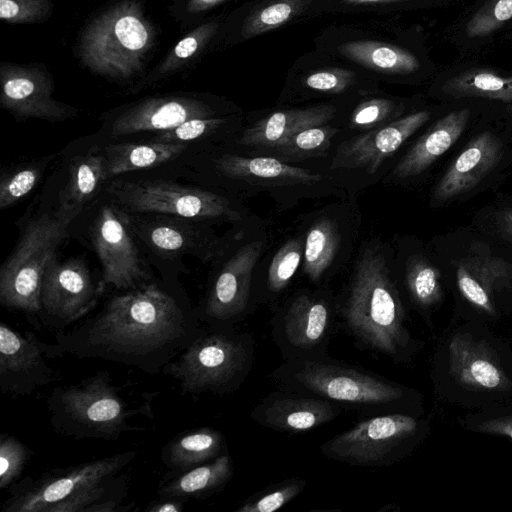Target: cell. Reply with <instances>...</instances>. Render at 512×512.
<instances>
[{
  "label": "cell",
  "instance_id": "cell-1",
  "mask_svg": "<svg viewBox=\"0 0 512 512\" xmlns=\"http://www.w3.org/2000/svg\"><path fill=\"white\" fill-rule=\"evenodd\" d=\"M205 329L184 299L156 283L112 296L81 324L56 333L60 356L100 359L149 375L184 351Z\"/></svg>",
  "mask_w": 512,
  "mask_h": 512
},
{
  "label": "cell",
  "instance_id": "cell-2",
  "mask_svg": "<svg viewBox=\"0 0 512 512\" xmlns=\"http://www.w3.org/2000/svg\"><path fill=\"white\" fill-rule=\"evenodd\" d=\"M336 295L338 317L362 349L404 362L415 342L394 269L392 243L378 235L361 237Z\"/></svg>",
  "mask_w": 512,
  "mask_h": 512
},
{
  "label": "cell",
  "instance_id": "cell-3",
  "mask_svg": "<svg viewBox=\"0 0 512 512\" xmlns=\"http://www.w3.org/2000/svg\"><path fill=\"white\" fill-rule=\"evenodd\" d=\"M210 164L217 182L228 195L244 202L257 194H266L279 211L291 210L305 200L350 197L327 170L324 160L291 164L227 147L213 154Z\"/></svg>",
  "mask_w": 512,
  "mask_h": 512
},
{
  "label": "cell",
  "instance_id": "cell-4",
  "mask_svg": "<svg viewBox=\"0 0 512 512\" xmlns=\"http://www.w3.org/2000/svg\"><path fill=\"white\" fill-rule=\"evenodd\" d=\"M268 377L279 389L320 397L369 416L409 414L407 405L415 396L401 384L329 355L283 360Z\"/></svg>",
  "mask_w": 512,
  "mask_h": 512
},
{
  "label": "cell",
  "instance_id": "cell-5",
  "mask_svg": "<svg viewBox=\"0 0 512 512\" xmlns=\"http://www.w3.org/2000/svg\"><path fill=\"white\" fill-rule=\"evenodd\" d=\"M274 243L267 221L257 215L228 232V241L214 261L199 319L206 326L233 328L252 309V280L256 265Z\"/></svg>",
  "mask_w": 512,
  "mask_h": 512
},
{
  "label": "cell",
  "instance_id": "cell-6",
  "mask_svg": "<svg viewBox=\"0 0 512 512\" xmlns=\"http://www.w3.org/2000/svg\"><path fill=\"white\" fill-rule=\"evenodd\" d=\"M255 340L247 332L205 325L204 331L162 373L178 380L183 394H230L254 364Z\"/></svg>",
  "mask_w": 512,
  "mask_h": 512
},
{
  "label": "cell",
  "instance_id": "cell-7",
  "mask_svg": "<svg viewBox=\"0 0 512 512\" xmlns=\"http://www.w3.org/2000/svg\"><path fill=\"white\" fill-rule=\"evenodd\" d=\"M47 406L54 431L76 439L115 440L136 429L129 420L138 410L128 405L107 371L54 388Z\"/></svg>",
  "mask_w": 512,
  "mask_h": 512
},
{
  "label": "cell",
  "instance_id": "cell-8",
  "mask_svg": "<svg viewBox=\"0 0 512 512\" xmlns=\"http://www.w3.org/2000/svg\"><path fill=\"white\" fill-rule=\"evenodd\" d=\"M356 198L344 197L300 214L295 228L304 236L301 274L312 287L330 285L350 265L361 239Z\"/></svg>",
  "mask_w": 512,
  "mask_h": 512
},
{
  "label": "cell",
  "instance_id": "cell-9",
  "mask_svg": "<svg viewBox=\"0 0 512 512\" xmlns=\"http://www.w3.org/2000/svg\"><path fill=\"white\" fill-rule=\"evenodd\" d=\"M106 190L116 202L133 213L165 214L232 226L256 215L243 201L226 193L169 181H115L109 183Z\"/></svg>",
  "mask_w": 512,
  "mask_h": 512
},
{
  "label": "cell",
  "instance_id": "cell-10",
  "mask_svg": "<svg viewBox=\"0 0 512 512\" xmlns=\"http://www.w3.org/2000/svg\"><path fill=\"white\" fill-rule=\"evenodd\" d=\"M431 113L419 110L380 127L352 135L341 141L325 161L352 198L377 183L391 170L392 159L404 144L426 124Z\"/></svg>",
  "mask_w": 512,
  "mask_h": 512
},
{
  "label": "cell",
  "instance_id": "cell-11",
  "mask_svg": "<svg viewBox=\"0 0 512 512\" xmlns=\"http://www.w3.org/2000/svg\"><path fill=\"white\" fill-rule=\"evenodd\" d=\"M70 222L56 213H43L27 225L21 239L0 270V304L28 314L41 311L43 276L67 236Z\"/></svg>",
  "mask_w": 512,
  "mask_h": 512
},
{
  "label": "cell",
  "instance_id": "cell-12",
  "mask_svg": "<svg viewBox=\"0 0 512 512\" xmlns=\"http://www.w3.org/2000/svg\"><path fill=\"white\" fill-rule=\"evenodd\" d=\"M338 317L336 295L330 285L299 288L275 306L271 335L283 360L328 356Z\"/></svg>",
  "mask_w": 512,
  "mask_h": 512
},
{
  "label": "cell",
  "instance_id": "cell-13",
  "mask_svg": "<svg viewBox=\"0 0 512 512\" xmlns=\"http://www.w3.org/2000/svg\"><path fill=\"white\" fill-rule=\"evenodd\" d=\"M426 424L406 413L368 417L320 445L327 459L350 466L383 467L405 457L422 439Z\"/></svg>",
  "mask_w": 512,
  "mask_h": 512
},
{
  "label": "cell",
  "instance_id": "cell-14",
  "mask_svg": "<svg viewBox=\"0 0 512 512\" xmlns=\"http://www.w3.org/2000/svg\"><path fill=\"white\" fill-rule=\"evenodd\" d=\"M136 457L125 451L44 473L38 479L26 478L12 486L3 512H46L47 509L79 491L119 474Z\"/></svg>",
  "mask_w": 512,
  "mask_h": 512
},
{
  "label": "cell",
  "instance_id": "cell-15",
  "mask_svg": "<svg viewBox=\"0 0 512 512\" xmlns=\"http://www.w3.org/2000/svg\"><path fill=\"white\" fill-rule=\"evenodd\" d=\"M104 288L101 281L93 282L82 260L54 257L43 276L38 316L45 326L63 330L95 308Z\"/></svg>",
  "mask_w": 512,
  "mask_h": 512
},
{
  "label": "cell",
  "instance_id": "cell-16",
  "mask_svg": "<svg viewBox=\"0 0 512 512\" xmlns=\"http://www.w3.org/2000/svg\"><path fill=\"white\" fill-rule=\"evenodd\" d=\"M124 213V212H123ZM134 235L164 257L193 255L204 262L215 261L223 252L228 233L220 237L210 223L179 216L124 213Z\"/></svg>",
  "mask_w": 512,
  "mask_h": 512
},
{
  "label": "cell",
  "instance_id": "cell-17",
  "mask_svg": "<svg viewBox=\"0 0 512 512\" xmlns=\"http://www.w3.org/2000/svg\"><path fill=\"white\" fill-rule=\"evenodd\" d=\"M124 213L114 206L100 208L91 228L92 243L102 266V284L129 290L150 276Z\"/></svg>",
  "mask_w": 512,
  "mask_h": 512
},
{
  "label": "cell",
  "instance_id": "cell-18",
  "mask_svg": "<svg viewBox=\"0 0 512 512\" xmlns=\"http://www.w3.org/2000/svg\"><path fill=\"white\" fill-rule=\"evenodd\" d=\"M60 356L57 347L0 323V389L14 395H31L57 379L48 358Z\"/></svg>",
  "mask_w": 512,
  "mask_h": 512
},
{
  "label": "cell",
  "instance_id": "cell-19",
  "mask_svg": "<svg viewBox=\"0 0 512 512\" xmlns=\"http://www.w3.org/2000/svg\"><path fill=\"white\" fill-rule=\"evenodd\" d=\"M345 113L330 102L276 109L244 123L227 147L244 154L263 155L304 129L342 119Z\"/></svg>",
  "mask_w": 512,
  "mask_h": 512
},
{
  "label": "cell",
  "instance_id": "cell-20",
  "mask_svg": "<svg viewBox=\"0 0 512 512\" xmlns=\"http://www.w3.org/2000/svg\"><path fill=\"white\" fill-rule=\"evenodd\" d=\"M341 408L320 397L278 388L253 408L250 418L265 428L298 434L334 420L341 414Z\"/></svg>",
  "mask_w": 512,
  "mask_h": 512
},
{
  "label": "cell",
  "instance_id": "cell-21",
  "mask_svg": "<svg viewBox=\"0 0 512 512\" xmlns=\"http://www.w3.org/2000/svg\"><path fill=\"white\" fill-rule=\"evenodd\" d=\"M470 113L468 108H462L437 120L395 162L382 178V185H404L427 171L459 139L467 126Z\"/></svg>",
  "mask_w": 512,
  "mask_h": 512
},
{
  "label": "cell",
  "instance_id": "cell-22",
  "mask_svg": "<svg viewBox=\"0 0 512 512\" xmlns=\"http://www.w3.org/2000/svg\"><path fill=\"white\" fill-rule=\"evenodd\" d=\"M304 254V236L295 228L272 246L259 260L252 280V303L278 305L297 272Z\"/></svg>",
  "mask_w": 512,
  "mask_h": 512
},
{
  "label": "cell",
  "instance_id": "cell-23",
  "mask_svg": "<svg viewBox=\"0 0 512 512\" xmlns=\"http://www.w3.org/2000/svg\"><path fill=\"white\" fill-rule=\"evenodd\" d=\"M502 144L491 132L474 137L438 181L433 192L436 202H444L473 189L498 164Z\"/></svg>",
  "mask_w": 512,
  "mask_h": 512
},
{
  "label": "cell",
  "instance_id": "cell-24",
  "mask_svg": "<svg viewBox=\"0 0 512 512\" xmlns=\"http://www.w3.org/2000/svg\"><path fill=\"white\" fill-rule=\"evenodd\" d=\"M462 296L477 309L495 314V295L512 280V264L491 254H470L457 265Z\"/></svg>",
  "mask_w": 512,
  "mask_h": 512
},
{
  "label": "cell",
  "instance_id": "cell-25",
  "mask_svg": "<svg viewBox=\"0 0 512 512\" xmlns=\"http://www.w3.org/2000/svg\"><path fill=\"white\" fill-rule=\"evenodd\" d=\"M450 372L458 383L477 391H505L508 377L485 345L456 335L449 345Z\"/></svg>",
  "mask_w": 512,
  "mask_h": 512
},
{
  "label": "cell",
  "instance_id": "cell-26",
  "mask_svg": "<svg viewBox=\"0 0 512 512\" xmlns=\"http://www.w3.org/2000/svg\"><path fill=\"white\" fill-rule=\"evenodd\" d=\"M394 269L398 284H402L411 301L427 310L442 298L441 273L430 260L420 253L406 248L403 240L394 239Z\"/></svg>",
  "mask_w": 512,
  "mask_h": 512
},
{
  "label": "cell",
  "instance_id": "cell-27",
  "mask_svg": "<svg viewBox=\"0 0 512 512\" xmlns=\"http://www.w3.org/2000/svg\"><path fill=\"white\" fill-rule=\"evenodd\" d=\"M227 450L226 439L219 430L202 427L184 431L161 451V460L169 470L164 480L212 461Z\"/></svg>",
  "mask_w": 512,
  "mask_h": 512
},
{
  "label": "cell",
  "instance_id": "cell-28",
  "mask_svg": "<svg viewBox=\"0 0 512 512\" xmlns=\"http://www.w3.org/2000/svg\"><path fill=\"white\" fill-rule=\"evenodd\" d=\"M106 180L103 152L93 150L75 158L68 169L67 183L59 193L56 214L71 223Z\"/></svg>",
  "mask_w": 512,
  "mask_h": 512
},
{
  "label": "cell",
  "instance_id": "cell-29",
  "mask_svg": "<svg viewBox=\"0 0 512 512\" xmlns=\"http://www.w3.org/2000/svg\"><path fill=\"white\" fill-rule=\"evenodd\" d=\"M234 474L228 450L212 461L164 480L158 488L159 498L187 502L202 499L220 491Z\"/></svg>",
  "mask_w": 512,
  "mask_h": 512
},
{
  "label": "cell",
  "instance_id": "cell-30",
  "mask_svg": "<svg viewBox=\"0 0 512 512\" xmlns=\"http://www.w3.org/2000/svg\"><path fill=\"white\" fill-rule=\"evenodd\" d=\"M344 139L346 133L340 119L299 131L263 155L291 164L321 161L328 159Z\"/></svg>",
  "mask_w": 512,
  "mask_h": 512
},
{
  "label": "cell",
  "instance_id": "cell-31",
  "mask_svg": "<svg viewBox=\"0 0 512 512\" xmlns=\"http://www.w3.org/2000/svg\"><path fill=\"white\" fill-rule=\"evenodd\" d=\"M211 112L193 104L167 101L151 104L119 117L113 127V136L130 135L140 132H162L178 126L186 120L209 117Z\"/></svg>",
  "mask_w": 512,
  "mask_h": 512
},
{
  "label": "cell",
  "instance_id": "cell-32",
  "mask_svg": "<svg viewBox=\"0 0 512 512\" xmlns=\"http://www.w3.org/2000/svg\"><path fill=\"white\" fill-rule=\"evenodd\" d=\"M187 148L185 143L149 142L143 144L118 143L103 148L106 175H116L155 167L179 156Z\"/></svg>",
  "mask_w": 512,
  "mask_h": 512
},
{
  "label": "cell",
  "instance_id": "cell-33",
  "mask_svg": "<svg viewBox=\"0 0 512 512\" xmlns=\"http://www.w3.org/2000/svg\"><path fill=\"white\" fill-rule=\"evenodd\" d=\"M347 58L376 71L408 74L417 71V57L401 47L375 41H352L339 47Z\"/></svg>",
  "mask_w": 512,
  "mask_h": 512
},
{
  "label": "cell",
  "instance_id": "cell-34",
  "mask_svg": "<svg viewBox=\"0 0 512 512\" xmlns=\"http://www.w3.org/2000/svg\"><path fill=\"white\" fill-rule=\"evenodd\" d=\"M128 492V477L117 474L49 507L46 512H119Z\"/></svg>",
  "mask_w": 512,
  "mask_h": 512
},
{
  "label": "cell",
  "instance_id": "cell-35",
  "mask_svg": "<svg viewBox=\"0 0 512 512\" xmlns=\"http://www.w3.org/2000/svg\"><path fill=\"white\" fill-rule=\"evenodd\" d=\"M445 94L453 98H486L512 103V75H501L490 69L465 70L445 81Z\"/></svg>",
  "mask_w": 512,
  "mask_h": 512
},
{
  "label": "cell",
  "instance_id": "cell-36",
  "mask_svg": "<svg viewBox=\"0 0 512 512\" xmlns=\"http://www.w3.org/2000/svg\"><path fill=\"white\" fill-rule=\"evenodd\" d=\"M244 122L238 116L197 117L184 121L176 127L157 134L153 140L167 143H184L223 136L231 140Z\"/></svg>",
  "mask_w": 512,
  "mask_h": 512
},
{
  "label": "cell",
  "instance_id": "cell-37",
  "mask_svg": "<svg viewBox=\"0 0 512 512\" xmlns=\"http://www.w3.org/2000/svg\"><path fill=\"white\" fill-rule=\"evenodd\" d=\"M403 115L402 104L389 98H370L359 102L349 114H344L341 125L348 138L390 123Z\"/></svg>",
  "mask_w": 512,
  "mask_h": 512
},
{
  "label": "cell",
  "instance_id": "cell-38",
  "mask_svg": "<svg viewBox=\"0 0 512 512\" xmlns=\"http://www.w3.org/2000/svg\"><path fill=\"white\" fill-rule=\"evenodd\" d=\"M54 157L49 155L3 171L0 179V209L5 210L30 194Z\"/></svg>",
  "mask_w": 512,
  "mask_h": 512
},
{
  "label": "cell",
  "instance_id": "cell-39",
  "mask_svg": "<svg viewBox=\"0 0 512 512\" xmlns=\"http://www.w3.org/2000/svg\"><path fill=\"white\" fill-rule=\"evenodd\" d=\"M304 479H289L248 498L236 512H274L296 498L305 488Z\"/></svg>",
  "mask_w": 512,
  "mask_h": 512
},
{
  "label": "cell",
  "instance_id": "cell-40",
  "mask_svg": "<svg viewBox=\"0 0 512 512\" xmlns=\"http://www.w3.org/2000/svg\"><path fill=\"white\" fill-rule=\"evenodd\" d=\"M510 19L512 0H486L467 21L465 32L468 38L489 36Z\"/></svg>",
  "mask_w": 512,
  "mask_h": 512
},
{
  "label": "cell",
  "instance_id": "cell-41",
  "mask_svg": "<svg viewBox=\"0 0 512 512\" xmlns=\"http://www.w3.org/2000/svg\"><path fill=\"white\" fill-rule=\"evenodd\" d=\"M31 455L30 449L8 434L0 436V489L10 486L22 473Z\"/></svg>",
  "mask_w": 512,
  "mask_h": 512
},
{
  "label": "cell",
  "instance_id": "cell-42",
  "mask_svg": "<svg viewBox=\"0 0 512 512\" xmlns=\"http://www.w3.org/2000/svg\"><path fill=\"white\" fill-rule=\"evenodd\" d=\"M355 75L348 70H321L309 74L303 80L307 90L322 94H340L351 88Z\"/></svg>",
  "mask_w": 512,
  "mask_h": 512
},
{
  "label": "cell",
  "instance_id": "cell-43",
  "mask_svg": "<svg viewBox=\"0 0 512 512\" xmlns=\"http://www.w3.org/2000/svg\"><path fill=\"white\" fill-rule=\"evenodd\" d=\"M295 7L289 1L273 3L257 12L248 23V34L254 35L285 23L294 13Z\"/></svg>",
  "mask_w": 512,
  "mask_h": 512
},
{
  "label": "cell",
  "instance_id": "cell-44",
  "mask_svg": "<svg viewBox=\"0 0 512 512\" xmlns=\"http://www.w3.org/2000/svg\"><path fill=\"white\" fill-rule=\"evenodd\" d=\"M115 33L119 41L132 50L142 48L147 40V32L143 24L132 16L119 19L115 25Z\"/></svg>",
  "mask_w": 512,
  "mask_h": 512
},
{
  "label": "cell",
  "instance_id": "cell-45",
  "mask_svg": "<svg viewBox=\"0 0 512 512\" xmlns=\"http://www.w3.org/2000/svg\"><path fill=\"white\" fill-rule=\"evenodd\" d=\"M3 90L10 104L18 108L35 91V85L26 78H15L8 80Z\"/></svg>",
  "mask_w": 512,
  "mask_h": 512
},
{
  "label": "cell",
  "instance_id": "cell-46",
  "mask_svg": "<svg viewBox=\"0 0 512 512\" xmlns=\"http://www.w3.org/2000/svg\"><path fill=\"white\" fill-rule=\"evenodd\" d=\"M476 429L482 433L506 436L512 440V414L484 420Z\"/></svg>",
  "mask_w": 512,
  "mask_h": 512
},
{
  "label": "cell",
  "instance_id": "cell-47",
  "mask_svg": "<svg viewBox=\"0 0 512 512\" xmlns=\"http://www.w3.org/2000/svg\"><path fill=\"white\" fill-rule=\"evenodd\" d=\"M186 502L175 500V499H165L159 498L158 501L151 503L146 511L148 512H181L184 509Z\"/></svg>",
  "mask_w": 512,
  "mask_h": 512
},
{
  "label": "cell",
  "instance_id": "cell-48",
  "mask_svg": "<svg viewBox=\"0 0 512 512\" xmlns=\"http://www.w3.org/2000/svg\"><path fill=\"white\" fill-rule=\"evenodd\" d=\"M498 226L503 237L512 242V208L505 209L499 214Z\"/></svg>",
  "mask_w": 512,
  "mask_h": 512
},
{
  "label": "cell",
  "instance_id": "cell-49",
  "mask_svg": "<svg viewBox=\"0 0 512 512\" xmlns=\"http://www.w3.org/2000/svg\"><path fill=\"white\" fill-rule=\"evenodd\" d=\"M197 49V41L193 37L181 40L175 48V53L180 58L191 56Z\"/></svg>",
  "mask_w": 512,
  "mask_h": 512
},
{
  "label": "cell",
  "instance_id": "cell-50",
  "mask_svg": "<svg viewBox=\"0 0 512 512\" xmlns=\"http://www.w3.org/2000/svg\"><path fill=\"white\" fill-rule=\"evenodd\" d=\"M19 11L18 5L12 0H0V17L4 19L14 17Z\"/></svg>",
  "mask_w": 512,
  "mask_h": 512
},
{
  "label": "cell",
  "instance_id": "cell-51",
  "mask_svg": "<svg viewBox=\"0 0 512 512\" xmlns=\"http://www.w3.org/2000/svg\"><path fill=\"white\" fill-rule=\"evenodd\" d=\"M401 1H410V0H342V2L346 4H371V3H390V2H401Z\"/></svg>",
  "mask_w": 512,
  "mask_h": 512
},
{
  "label": "cell",
  "instance_id": "cell-52",
  "mask_svg": "<svg viewBox=\"0 0 512 512\" xmlns=\"http://www.w3.org/2000/svg\"><path fill=\"white\" fill-rule=\"evenodd\" d=\"M506 109L512 113V103L507 104Z\"/></svg>",
  "mask_w": 512,
  "mask_h": 512
},
{
  "label": "cell",
  "instance_id": "cell-53",
  "mask_svg": "<svg viewBox=\"0 0 512 512\" xmlns=\"http://www.w3.org/2000/svg\"><path fill=\"white\" fill-rule=\"evenodd\" d=\"M203 1H204V2H211V1H213V0H203Z\"/></svg>",
  "mask_w": 512,
  "mask_h": 512
}]
</instances>
